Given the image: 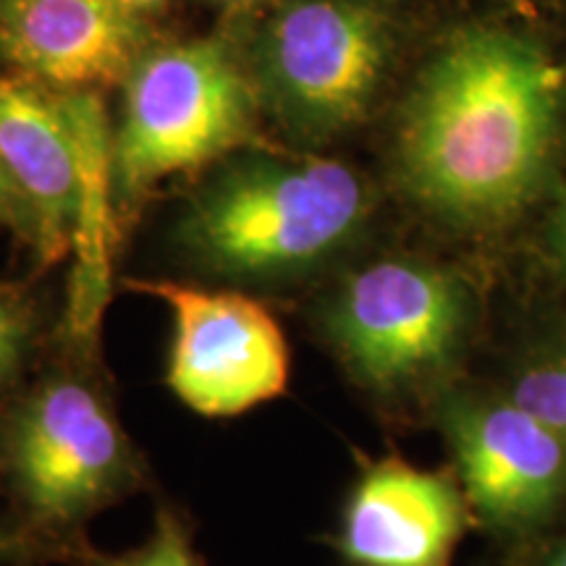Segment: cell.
Segmentation results:
<instances>
[{"mask_svg":"<svg viewBox=\"0 0 566 566\" xmlns=\"http://www.w3.org/2000/svg\"><path fill=\"white\" fill-rule=\"evenodd\" d=\"M564 122L566 71L541 42L506 27H464L401 103L396 187L457 237H501L554 181Z\"/></svg>","mask_w":566,"mask_h":566,"instance_id":"obj_1","label":"cell"},{"mask_svg":"<svg viewBox=\"0 0 566 566\" xmlns=\"http://www.w3.org/2000/svg\"><path fill=\"white\" fill-rule=\"evenodd\" d=\"M373 208L370 181L349 163L250 147L202 181L181 212L176 242L221 279L294 281L349 250Z\"/></svg>","mask_w":566,"mask_h":566,"instance_id":"obj_2","label":"cell"},{"mask_svg":"<svg viewBox=\"0 0 566 566\" xmlns=\"http://www.w3.org/2000/svg\"><path fill=\"white\" fill-rule=\"evenodd\" d=\"M480 323V302L457 268L384 254L352 268L317 325L346 375L380 405L436 401L454 388Z\"/></svg>","mask_w":566,"mask_h":566,"instance_id":"obj_3","label":"cell"},{"mask_svg":"<svg viewBox=\"0 0 566 566\" xmlns=\"http://www.w3.org/2000/svg\"><path fill=\"white\" fill-rule=\"evenodd\" d=\"M258 90L229 38L147 48L124 80L113 200L137 208L160 181L260 147Z\"/></svg>","mask_w":566,"mask_h":566,"instance_id":"obj_4","label":"cell"},{"mask_svg":"<svg viewBox=\"0 0 566 566\" xmlns=\"http://www.w3.org/2000/svg\"><path fill=\"white\" fill-rule=\"evenodd\" d=\"M0 478L27 533H74L142 480V459L108 396L48 373L0 407Z\"/></svg>","mask_w":566,"mask_h":566,"instance_id":"obj_5","label":"cell"},{"mask_svg":"<svg viewBox=\"0 0 566 566\" xmlns=\"http://www.w3.org/2000/svg\"><path fill=\"white\" fill-rule=\"evenodd\" d=\"M394 42L380 0H275L244 61L268 116L296 142L325 145L370 116Z\"/></svg>","mask_w":566,"mask_h":566,"instance_id":"obj_6","label":"cell"},{"mask_svg":"<svg viewBox=\"0 0 566 566\" xmlns=\"http://www.w3.org/2000/svg\"><path fill=\"white\" fill-rule=\"evenodd\" d=\"M171 313L166 386L202 417H237L289 388L292 354L265 304L231 289L126 279Z\"/></svg>","mask_w":566,"mask_h":566,"instance_id":"obj_7","label":"cell"},{"mask_svg":"<svg viewBox=\"0 0 566 566\" xmlns=\"http://www.w3.org/2000/svg\"><path fill=\"white\" fill-rule=\"evenodd\" d=\"M436 422L472 514L493 533L525 537L566 512V443L501 388H449Z\"/></svg>","mask_w":566,"mask_h":566,"instance_id":"obj_8","label":"cell"},{"mask_svg":"<svg viewBox=\"0 0 566 566\" xmlns=\"http://www.w3.org/2000/svg\"><path fill=\"white\" fill-rule=\"evenodd\" d=\"M472 516L454 470L365 459L331 546L349 566H451Z\"/></svg>","mask_w":566,"mask_h":566,"instance_id":"obj_9","label":"cell"},{"mask_svg":"<svg viewBox=\"0 0 566 566\" xmlns=\"http://www.w3.org/2000/svg\"><path fill=\"white\" fill-rule=\"evenodd\" d=\"M0 166L30 212L34 258L59 263L74 250L87 195L84 139L61 92L0 71Z\"/></svg>","mask_w":566,"mask_h":566,"instance_id":"obj_10","label":"cell"},{"mask_svg":"<svg viewBox=\"0 0 566 566\" xmlns=\"http://www.w3.org/2000/svg\"><path fill=\"white\" fill-rule=\"evenodd\" d=\"M150 48L118 0H0V71L51 92L118 84Z\"/></svg>","mask_w":566,"mask_h":566,"instance_id":"obj_11","label":"cell"},{"mask_svg":"<svg viewBox=\"0 0 566 566\" xmlns=\"http://www.w3.org/2000/svg\"><path fill=\"white\" fill-rule=\"evenodd\" d=\"M499 388L551 424L566 443V328L527 336L509 357Z\"/></svg>","mask_w":566,"mask_h":566,"instance_id":"obj_12","label":"cell"},{"mask_svg":"<svg viewBox=\"0 0 566 566\" xmlns=\"http://www.w3.org/2000/svg\"><path fill=\"white\" fill-rule=\"evenodd\" d=\"M40 313L27 286L0 279V407L21 388L38 349Z\"/></svg>","mask_w":566,"mask_h":566,"instance_id":"obj_13","label":"cell"},{"mask_svg":"<svg viewBox=\"0 0 566 566\" xmlns=\"http://www.w3.org/2000/svg\"><path fill=\"white\" fill-rule=\"evenodd\" d=\"M87 566H202L192 533L174 509L158 506L150 537L122 556L90 554Z\"/></svg>","mask_w":566,"mask_h":566,"instance_id":"obj_14","label":"cell"},{"mask_svg":"<svg viewBox=\"0 0 566 566\" xmlns=\"http://www.w3.org/2000/svg\"><path fill=\"white\" fill-rule=\"evenodd\" d=\"M0 229L11 231L21 244H27V247L32 244L30 212H27L19 192L13 189L9 176H6L3 166H0Z\"/></svg>","mask_w":566,"mask_h":566,"instance_id":"obj_15","label":"cell"},{"mask_svg":"<svg viewBox=\"0 0 566 566\" xmlns=\"http://www.w3.org/2000/svg\"><path fill=\"white\" fill-rule=\"evenodd\" d=\"M546 247H548L551 260H554V263L566 273V184L556 197L554 210H551V221L546 229Z\"/></svg>","mask_w":566,"mask_h":566,"instance_id":"obj_16","label":"cell"},{"mask_svg":"<svg viewBox=\"0 0 566 566\" xmlns=\"http://www.w3.org/2000/svg\"><path fill=\"white\" fill-rule=\"evenodd\" d=\"M32 551V535L24 527L6 525L0 520V564H13Z\"/></svg>","mask_w":566,"mask_h":566,"instance_id":"obj_17","label":"cell"},{"mask_svg":"<svg viewBox=\"0 0 566 566\" xmlns=\"http://www.w3.org/2000/svg\"><path fill=\"white\" fill-rule=\"evenodd\" d=\"M118 3H122L126 11L137 13V17L145 19L147 13L160 11L163 6H168V3H171V0H118Z\"/></svg>","mask_w":566,"mask_h":566,"instance_id":"obj_18","label":"cell"},{"mask_svg":"<svg viewBox=\"0 0 566 566\" xmlns=\"http://www.w3.org/2000/svg\"><path fill=\"white\" fill-rule=\"evenodd\" d=\"M210 3L221 6L223 11L242 13V11H252V9H258V6H260V3H265V0H210Z\"/></svg>","mask_w":566,"mask_h":566,"instance_id":"obj_19","label":"cell"},{"mask_svg":"<svg viewBox=\"0 0 566 566\" xmlns=\"http://www.w3.org/2000/svg\"><path fill=\"white\" fill-rule=\"evenodd\" d=\"M537 566H566V543H564V546H562V548H556V551H554V554H551V556H546V558H543V562H541V564H537Z\"/></svg>","mask_w":566,"mask_h":566,"instance_id":"obj_20","label":"cell"}]
</instances>
